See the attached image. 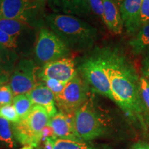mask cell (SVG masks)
Returning <instances> with one entry per match:
<instances>
[{
	"mask_svg": "<svg viewBox=\"0 0 149 149\" xmlns=\"http://www.w3.org/2000/svg\"><path fill=\"white\" fill-rule=\"evenodd\" d=\"M47 111L42 107L34 105L25 118L13 124L14 133L18 143L23 146L37 148L44 135V130L50 120Z\"/></svg>",
	"mask_w": 149,
	"mask_h": 149,
	"instance_id": "cell-3",
	"label": "cell"
},
{
	"mask_svg": "<svg viewBox=\"0 0 149 149\" xmlns=\"http://www.w3.org/2000/svg\"><path fill=\"white\" fill-rule=\"evenodd\" d=\"M37 65L32 59L24 58L18 61L8 83L14 97L28 94L35 88L38 83L37 81Z\"/></svg>",
	"mask_w": 149,
	"mask_h": 149,
	"instance_id": "cell-9",
	"label": "cell"
},
{
	"mask_svg": "<svg viewBox=\"0 0 149 149\" xmlns=\"http://www.w3.org/2000/svg\"><path fill=\"white\" fill-rule=\"evenodd\" d=\"M102 1L104 4V23L111 33L121 34L124 26L120 8L114 0H102Z\"/></svg>",
	"mask_w": 149,
	"mask_h": 149,
	"instance_id": "cell-16",
	"label": "cell"
},
{
	"mask_svg": "<svg viewBox=\"0 0 149 149\" xmlns=\"http://www.w3.org/2000/svg\"><path fill=\"white\" fill-rule=\"evenodd\" d=\"M114 1H115V2L117 3V6H120V4L121 3V2L122 1V0H114Z\"/></svg>",
	"mask_w": 149,
	"mask_h": 149,
	"instance_id": "cell-34",
	"label": "cell"
},
{
	"mask_svg": "<svg viewBox=\"0 0 149 149\" xmlns=\"http://www.w3.org/2000/svg\"><path fill=\"white\" fill-rule=\"evenodd\" d=\"M141 72L144 77L149 79V54L145 55L141 61Z\"/></svg>",
	"mask_w": 149,
	"mask_h": 149,
	"instance_id": "cell-29",
	"label": "cell"
},
{
	"mask_svg": "<svg viewBox=\"0 0 149 149\" xmlns=\"http://www.w3.org/2000/svg\"><path fill=\"white\" fill-rule=\"evenodd\" d=\"M76 133L82 141H89L102 137L106 132L103 122L88 100L73 115Z\"/></svg>",
	"mask_w": 149,
	"mask_h": 149,
	"instance_id": "cell-7",
	"label": "cell"
},
{
	"mask_svg": "<svg viewBox=\"0 0 149 149\" xmlns=\"http://www.w3.org/2000/svg\"><path fill=\"white\" fill-rule=\"evenodd\" d=\"M42 81L45 83L46 86L53 92L55 97L61 94L66 86L65 84L54 79H45Z\"/></svg>",
	"mask_w": 149,
	"mask_h": 149,
	"instance_id": "cell-25",
	"label": "cell"
},
{
	"mask_svg": "<svg viewBox=\"0 0 149 149\" xmlns=\"http://www.w3.org/2000/svg\"><path fill=\"white\" fill-rule=\"evenodd\" d=\"M52 149H99L85 141L62 139L52 136Z\"/></svg>",
	"mask_w": 149,
	"mask_h": 149,
	"instance_id": "cell-20",
	"label": "cell"
},
{
	"mask_svg": "<svg viewBox=\"0 0 149 149\" xmlns=\"http://www.w3.org/2000/svg\"><path fill=\"white\" fill-rule=\"evenodd\" d=\"M0 44L15 51L19 56V50L17 43L10 35L1 29H0Z\"/></svg>",
	"mask_w": 149,
	"mask_h": 149,
	"instance_id": "cell-24",
	"label": "cell"
},
{
	"mask_svg": "<svg viewBox=\"0 0 149 149\" xmlns=\"http://www.w3.org/2000/svg\"><path fill=\"white\" fill-rule=\"evenodd\" d=\"M13 105L14 106L20 120L25 118L34 107V104L27 94L15 96L13 101Z\"/></svg>",
	"mask_w": 149,
	"mask_h": 149,
	"instance_id": "cell-21",
	"label": "cell"
},
{
	"mask_svg": "<svg viewBox=\"0 0 149 149\" xmlns=\"http://www.w3.org/2000/svg\"><path fill=\"white\" fill-rule=\"evenodd\" d=\"M27 95L34 105L44 108L50 117L58 113L56 108L55 97L44 81L37 83L35 88L30 91Z\"/></svg>",
	"mask_w": 149,
	"mask_h": 149,
	"instance_id": "cell-15",
	"label": "cell"
},
{
	"mask_svg": "<svg viewBox=\"0 0 149 149\" xmlns=\"http://www.w3.org/2000/svg\"><path fill=\"white\" fill-rule=\"evenodd\" d=\"M141 2L142 0H122L119 6L123 26L128 34H136L141 26Z\"/></svg>",
	"mask_w": 149,
	"mask_h": 149,
	"instance_id": "cell-12",
	"label": "cell"
},
{
	"mask_svg": "<svg viewBox=\"0 0 149 149\" xmlns=\"http://www.w3.org/2000/svg\"><path fill=\"white\" fill-rule=\"evenodd\" d=\"M14 95L8 84H5L0 87V107L12 104Z\"/></svg>",
	"mask_w": 149,
	"mask_h": 149,
	"instance_id": "cell-23",
	"label": "cell"
},
{
	"mask_svg": "<svg viewBox=\"0 0 149 149\" xmlns=\"http://www.w3.org/2000/svg\"><path fill=\"white\" fill-rule=\"evenodd\" d=\"M88 84L77 72L73 79L66 84L61 94L55 97L56 105L63 113L74 115L88 100Z\"/></svg>",
	"mask_w": 149,
	"mask_h": 149,
	"instance_id": "cell-8",
	"label": "cell"
},
{
	"mask_svg": "<svg viewBox=\"0 0 149 149\" xmlns=\"http://www.w3.org/2000/svg\"><path fill=\"white\" fill-rule=\"evenodd\" d=\"M36 148H35V147H33L32 146H29V145H27V146H23L22 148L20 149H35Z\"/></svg>",
	"mask_w": 149,
	"mask_h": 149,
	"instance_id": "cell-33",
	"label": "cell"
},
{
	"mask_svg": "<svg viewBox=\"0 0 149 149\" xmlns=\"http://www.w3.org/2000/svg\"><path fill=\"white\" fill-rule=\"evenodd\" d=\"M19 56L15 52L0 44V73L10 77Z\"/></svg>",
	"mask_w": 149,
	"mask_h": 149,
	"instance_id": "cell-18",
	"label": "cell"
},
{
	"mask_svg": "<svg viewBox=\"0 0 149 149\" xmlns=\"http://www.w3.org/2000/svg\"><path fill=\"white\" fill-rule=\"evenodd\" d=\"M0 117L5 119L13 124H16L20 121L19 117L13 104L0 107Z\"/></svg>",
	"mask_w": 149,
	"mask_h": 149,
	"instance_id": "cell-22",
	"label": "cell"
},
{
	"mask_svg": "<svg viewBox=\"0 0 149 149\" xmlns=\"http://www.w3.org/2000/svg\"><path fill=\"white\" fill-rule=\"evenodd\" d=\"M48 3L55 13L79 17L91 13L88 0H48Z\"/></svg>",
	"mask_w": 149,
	"mask_h": 149,
	"instance_id": "cell-14",
	"label": "cell"
},
{
	"mask_svg": "<svg viewBox=\"0 0 149 149\" xmlns=\"http://www.w3.org/2000/svg\"><path fill=\"white\" fill-rule=\"evenodd\" d=\"M43 9L32 0H0V18L19 20L36 29L44 21Z\"/></svg>",
	"mask_w": 149,
	"mask_h": 149,
	"instance_id": "cell-5",
	"label": "cell"
},
{
	"mask_svg": "<svg viewBox=\"0 0 149 149\" xmlns=\"http://www.w3.org/2000/svg\"><path fill=\"white\" fill-rule=\"evenodd\" d=\"M128 45L135 55L149 54V23L141 26L135 37L129 41Z\"/></svg>",
	"mask_w": 149,
	"mask_h": 149,
	"instance_id": "cell-17",
	"label": "cell"
},
{
	"mask_svg": "<svg viewBox=\"0 0 149 149\" xmlns=\"http://www.w3.org/2000/svg\"><path fill=\"white\" fill-rule=\"evenodd\" d=\"M44 21L70 51H86L97 38V30L77 17L53 13L44 16Z\"/></svg>",
	"mask_w": 149,
	"mask_h": 149,
	"instance_id": "cell-2",
	"label": "cell"
},
{
	"mask_svg": "<svg viewBox=\"0 0 149 149\" xmlns=\"http://www.w3.org/2000/svg\"><path fill=\"white\" fill-rule=\"evenodd\" d=\"M72 59L64 57L48 63L41 68L38 76L42 80L54 79L66 84L77 73Z\"/></svg>",
	"mask_w": 149,
	"mask_h": 149,
	"instance_id": "cell-11",
	"label": "cell"
},
{
	"mask_svg": "<svg viewBox=\"0 0 149 149\" xmlns=\"http://www.w3.org/2000/svg\"><path fill=\"white\" fill-rule=\"evenodd\" d=\"M140 88L141 97L149 112V81L144 76L140 77Z\"/></svg>",
	"mask_w": 149,
	"mask_h": 149,
	"instance_id": "cell-26",
	"label": "cell"
},
{
	"mask_svg": "<svg viewBox=\"0 0 149 149\" xmlns=\"http://www.w3.org/2000/svg\"><path fill=\"white\" fill-rule=\"evenodd\" d=\"M17 143L13 123L0 117V146L8 149H13L17 146Z\"/></svg>",
	"mask_w": 149,
	"mask_h": 149,
	"instance_id": "cell-19",
	"label": "cell"
},
{
	"mask_svg": "<svg viewBox=\"0 0 149 149\" xmlns=\"http://www.w3.org/2000/svg\"><path fill=\"white\" fill-rule=\"evenodd\" d=\"M8 80H9V77L8 76L0 73V87H1L2 85L5 84L8 82Z\"/></svg>",
	"mask_w": 149,
	"mask_h": 149,
	"instance_id": "cell-31",
	"label": "cell"
},
{
	"mask_svg": "<svg viewBox=\"0 0 149 149\" xmlns=\"http://www.w3.org/2000/svg\"><path fill=\"white\" fill-rule=\"evenodd\" d=\"M70 49L51 30L41 28L34 47L36 64L44 66L48 63L67 57Z\"/></svg>",
	"mask_w": 149,
	"mask_h": 149,
	"instance_id": "cell-6",
	"label": "cell"
},
{
	"mask_svg": "<svg viewBox=\"0 0 149 149\" xmlns=\"http://www.w3.org/2000/svg\"><path fill=\"white\" fill-rule=\"evenodd\" d=\"M107 73L114 101L132 122L147 131L149 112L141 95L140 77L125 54L117 48H104Z\"/></svg>",
	"mask_w": 149,
	"mask_h": 149,
	"instance_id": "cell-1",
	"label": "cell"
},
{
	"mask_svg": "<svg viewBox=\"0 0 149 149\" xmlns=\"http://www.w3.org/2000/svg\"><path fill=\"white\" fill-rule=\"evenodd\" d=\"M48 126L55 137L72 141H82L76 133L73 124V115L59 111L50 118Z\"/></svg>",
	"mask_w": 149,
	"mask_h": 149,
	"instance_id": "cell-13",
	"label": "cell"
},
{
	"mask_svg": "<svg viewBox=\"0 0 149 149\" xmlns=\"http://www.w3.org/2000/svg\"><path fill=\"white\" fill-rule=\"evenodd\" d=\"M32 1H35V2H36L37 3H39V4L42 5V6H44V4H45L46 0H32Z\"/></svg>",
	"mask_w": 149,
	"mask_h": 149,
	"instance_id": "cell-32",
	"label": "cell"
},
{
	"mask_svg": "<svg viewBox=\"0 0 149 149\" xmlns=\"http://www.w3.org/2000/svg\"><path fill=\"white\" fill-rule=\"evenodd\" d=\"M0 29L15 39L19 50V56L27 55L36 43L37 29L23 22L0 18Z\"/></svg>",
	"mask_w": 149,
	"mask_h": 149,
	"instance_id": "cell-10",
	"label": "cell"
},
{
	"mask_svg": "<svg viewBox=\"0 0 149 149\" xmlns=\"http://www.w3.org/2000/svg\"><path fill=\"white\" fill-rule=\"evenodd\" d=\"M149 23V0H142L141 6V26Z\"/></svg>",
	"mask_w": 149,
	"mask_h": 149,
	"instance_id": "cell-28",
	"label": "cell"
},
{
	"mask_svg": "<svg viewBox=\"0 0 149 149\" xmlns=\"http://www.w3.org/2000/svg\"><path fill=\"white\" fill-rule=\"evenodd\" d=\"M148 81H149V79H148Z\"/></svg>",
	"mask_w": 149,
	"mask_h": 149,
	"instance_id": "cell-35",
	"label": "cell"
},
{
	"mask_svg": "<svg viewBox=\"0 0 149 149\" xmlns=\"http://www.w3.org/2000/svg\"><path fill=\"white\" fill-rule=\"evenodd\" d=\"M130 149H149V144L145 141H139L132 145Z\"/></svg>",
	"mask_w": 149,
	"mask_h": 149,
	"instance_id": "cell-30",
	"label": "cell"
},
{
	"mask_svg": "<svg viewBox=\"0 0 149 149\" xmlns=\"http://www.w3.org/2000/svg\"><path fill=\"white\" fill-rule=\"evenodd\" d=\"M91 12L104 22V4L102 0H88Z\"/></svg>",
	"mask_w": 149,
	"mask_h": 149,
	"instance_id": "cell-27",
	"label": "cell"
},
{
	"mask_svg": "<svg viewBox=\"0 0 149 149\" xmlns=\"http://www.w3.org/2000/svg\"><path fill=\"white\" fill-rule=\"evenodd\" d=\"M79 71L93 91L113 100L104 48L86 59L79 67Z\"/></svg>",
	"mask_w": 149,
	"mask_h": 149,
	"instance_id": "cell-4",
	"label": "cell"
}]
</instances>
